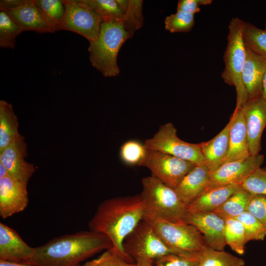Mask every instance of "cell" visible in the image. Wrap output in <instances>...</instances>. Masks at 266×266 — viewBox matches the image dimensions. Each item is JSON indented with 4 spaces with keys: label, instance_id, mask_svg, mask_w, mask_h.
I'll return each mask as SVG.
<instances>
[{
    "label": "cell",
    "instance_id": "e0dca14e",
    "mask_svg": "<svg viewBox=\"0 0 266 266\" xmlns=\"http://www.w3.org/2000/svg\"><path fill=\"white\" fill-rule=\"evenodd\" d=\"M5 11L23 32L30 31L39 33L55 32L36 4L35 0H25L22 5Z\"/></svg>",
    "mask_w": 266,
    "mask_h": 266
},
{
    "label": "cell",
    "instance_id": "4fadbf2b",
    "mask_svg": "<svg viewBox=\"0 0 266 266\" xmlns=\"http://www.w3.org/2000/svg\"><path fill=\"white\" fill-rule=\"evenodd\" d=\"M243 114L251 156L260 154L261 139L266 128V101L262 96L248 100L241 109Z\"/></svg>",
    "mask_w": 266,
    "mask_h": 266
},
{
    "label": "cell",
    "instance_id": "83f0119b",
    "mask_svg": "<svg viewBox=\"0 0 266 266\" xmlns=\"http://www.w3.org/2000/svg\"><path fill=\"white\" fill-rule=\"evenodd\" d=\"M96 12L103 21H123L124 13L117 0H82Z\"/></svg>",
    "mask_w": 266,
    "mask_h": 266
},
{
    "label": "cell",
    "instance_id": "30bf717a",
    "mask_svg": "<svg viewBox=\"0 0 266 266\" xmlns=\"http://www.w3.org/2000/svg\"><path fill=\"white\" fill-rule=\"evenodd\" d=\"M65 13L60 30L76 33L89 42L96 40L103 19L96 12L87 6L82 0H63Z\"/></svg>",
    "mask_w": 266,
    "mask_h": 266
},
{
    "label": "cell",
    "instance_id": "44dd1931",
    "mask_svg": "<svg viewBox=\"0 0 266 266\" xmlns=\"http://www.w3.org/2000/svg\"><path fill=\"white\" fill-rule=\"evenodd\" d=\"M231 120L211 139L199 143L204 163L211 173L225 163L229 147Z\"/></svg>",
    "mask_w": 266,
    "mask_h": 266
},
{
    "label": "cell",
    "instance_id": "d6986e66",
    "mask_svg": "<svg viewBox=\"0 0 266 266\" xmlns=\"http://www.w3.org/2000/svg\"><path fill=\"white\" fill-rule=\"evenodd\" d=\"M211 172L203 164L197 165L182 180L174 190L187 206L205 191Z\"/></svg>",
    "mask_w": 266,
    "mask_h": 266
},
{
    "label": "cell",
    "instance_id": "7dc6e473",
    "mask_svg": "<svg viewBox=\"0 0 266 266\" xmlns=\"http://www.w3.org/2000/svg\"></svg>",
    "mask_w": 266,
    "mask_h": 266
},
{
    "label": "cell",
    "instance_id": "9a60e30c",
    "mask_svg": "<svg viewBox=\"0 0 266 266\" xmlns=\"http://www.w3.org/2000/svg\"><path fill=\"white\" fill-rule=\"evenodd\" d=\"M29 201L27 184L10 175L0 178V215L6 219L23 211Z\"/></svg>",
    "mask_w": 266,
    "mask_h": 266
},
{
    "label": "cell",
    "instance_id": "836d02e7",
    "mask_svg": "<svg viewBox=\"0 0 266 266\" xmlns=\"http://www.w3.org/2000/svg\"><path fill=\"white\" fill-rule=\"evenodd\" d=\"M194 24V15L181 11L167 16L165 20V29L171 33L188 32Z\"/></svg>",
    "mask_w": 266,
    "mask_h": 266
},
{
    "label": "cell",
    "instance_id": "ffe728a7",
    "mask_svg": "<svg viewBox=\"0 0 266 266\" xmlns=\"http://www.w3.org/2000/svg\"><path fill=\"white\" fill-rule=\"evenodd\" d=\"M266 72V58L255 53L246 47L242 77L248 100L262 96V84Z\"/></svg>",
    "mask_w": 266,
    "mask_h": 266
},
{
    "label": "cell",
    "instance_id": "60d3db41",
    "mask_svg": "<svg viewBox=\"0 0 266 266\" xmlns=\"http://www.w3.org/2000/svg\"><path fill=\"white\" fill-rule=\"evenodd\" d=\"M0 266H36L35 265L25 263L11 262L0 260Z\"/></svg>",
    "mask_w": 266,
    "mask_h": 266
},
{
    "label": "cell",
    "instance_id": "4dcf8cb0",
    "mask_svg": "<svg viewBox=\"0 0 266 266\" xmlns=\"http://www.w3.org/2000/svg\"><path fill=\"white\" fill-rule=\"evenodd\" d=\"M35 2L55 32L60 30L65 13L63 0H35Z\"/></svg>",
    "mask_w": 266,
    "mask_h": 266
},
{
    "label": "cell",
    "instance_id": "d4e9b609",
    "mask_svg": "<svg viewBox=\"0 0 266 266\" xmlns=\"http://www.w3.org/2000/svg\"><path fill=\"white\" fill-rule=\"evenodd\" d=\"M243 259L224 250L206 247L200 253L198 266H244Z\"/></svg>",
    "mask_w": 266,
    "mask_h": 266
},
{
    "label": "cell",
    "instance_id": "ab89813d",
    "mask_svg": "<svg viewBox=\"0 0 266 266\" xmlns=\"http://www.w3.org/2000/svg\"><path fill=\"white\" fill-rule=\"evenodd\" d=\"M25 2V0H0V10H10L22 5Z\"/></svg>",
    "mask_w": 266,
    "mask_h": 266
},
{
    "label": "cell",
    "instance_id": "7bdbcfd3",
    "mask_svg": "<svg viewBox=\"0 0 266 266\" xmlns=\"http://www.w3.org/2000/svg\"><path fill=\"white\" fill-rule=\"evenodd\" d=\"M10 175L5 167L0 163V178Z\"/></svg>",
    "mask_w": 266,
    "mask_h": 266
},
{
    "label": "cell",
    "instance_id": "d6a6232c",
    "mask_svg": "<svg viewBox=\"0 0 266 266\" xmlns=\"http://www.w3.org/2000/svg\"><path fill=\"white\" fill-rule=\"evenodd\" d=\"M79 266H136L135 262L121 255L113 247L104 251L97 258Z\"/></svg>",
    "mask_w": 266,
    "mask_h": 266
},
{
    "label": "cell",
    "instance_id": "7c38bea8",
    "mask_svg": "<svg viewBox=\"0 0 266 266\" xmlns=\"http://www.w3.org/2000/svg\"><path fill=\"white\" fill-rule=\"evenodd\" d=\"M184 222L195 227L202 234L207 247L224 250L227 245L224 230L225 220L213 211L189 213Z\"/></svg>",
    "mask_w": 266,
    "mask_h": 266
},
{
    "label": "cell",
    "instance_id": "f35d334b",
    "mask_svg": "<svg viewBox=\"0 0 266 266\" xmlns=\"http://www.w3.org/2000/svg\"><path fill=\"white\" fill-rule=\"evenodd\" d=\"M212 0H180L177 6V11H181L194 15L200 11V6L210 4Z\"/></svg>",
    "mask_w": 266,
    "mask_h": 266
},
{
    "label": "cell",
    "instance_id": "f1b7e54d",
    "mask_svg": "<svg viewBox=\"0 0 266 266\" xmlns=\"http://www.w3.org/2000/svg\"><path fill=\"white\" fill-rule=\"evenodd\" d=\"M243 39L246 47L255 53L266 58V30L245 22Z\"/></svg>",
    "mask_w": 266,
    "mask_h": 266
},
{
    "label": "cell",
    "instance_id": "cb8c5ba5",
    "mask_svg": "<svg viewBox=\"0 0 266 266\" xmlns=\"http://www.w3.org/2000/svg\"><path fill=\"white\" fill-rule=\"evenodd\" d=\"M253 195L241 187L213 212L225 220L236 218L247 210L249 203Z\"/></svg>",
    "mask_w": 266,
    "mask_h": 266
},
{
    "label": "cell",
    "instance_id": "8d00e7d4",
    "mask_svg": "<svg viewBox=\"0 0 266 266\" xmlns=\"http://www.w3.org/2000/svg\"><path fill=\"white\" fill-rule=\"evenodd\" d=\"M241 186L253 195L266 196V170L259 168L241 183Z\"/></svg>",
    "mask_w": 266,
    "mask_h": 266
},
{
    "label": "cell",
    "instance_id": "7a4b0ae2",
    "mask_svg": "<svg viewBox=\"0 0 266 266\" xmlns=\"http://www.w3.org/2000/svg\"><path fill=\"white\" fill-rule=\"evenodd\" d=\"M112 247L103 234L92 231H80L56 237L34 248L28 263L36 266H78L94 255Z\"/></svg>",
    "mask_w": 266,
    "mask_h": 266
},
{
    "label": "cell",
    "instance_id": "9c48e42d",
    "mask_svg": "<svg viewBox=\"0 0 266 266\" xmlns=\"http://www.w3.org/2000/svg\"><path fill=\"white\" fill-rule=\"evenodd\" d=\"M197 164L166 153L148 150L138 166L148 168L152 175L175 189Z\"/></svg>",
    "mask_w": 266,
    "mask_h": 266
},
{
    "label": "cell",
    "instance_id": "5b68a950",
    "mask_svg": "<svg viewBox=\"0 0 266 266\" xmlns=\"http://www.w3.org/2000/svg\"><path fill=\"white\" fill-rule=\"evenodd\" d=\"M144 217L160 218L172 222H184L188 206L179 198L174 189L152 176L142 179Z\"/></svg>",
    "mask_w": 266,
    "mask_h": 266
},
{
    "label": "cell",
    "instance_id": "ee69618b",
    "mask_svg": "<svg viewBox=\"0 0 266 266\" xmlns=\"http://www.w3.org/2000/svg\"><path fill=\"white\" fill-rule=\"evenodd\" d=\"M153 263L136 264V266H153Z\"/></svg>",
    "mask_w": 266,
    "mask_h": 266
},
{
    "label": "cell",
    "instance_id": "bcb514c9",
    "mask_svg": "<svg viewBox=\"0 0 266 266\" xmlns=\"http://www.w3.org/2000/svg\"><path fill=\"white\" fill-rule=\"evenodd\" d=\"M265 170H266V167L263 168Z\"/></svg>",
    "mask_w": 266,
    "mask_h": 266
},
{
    "label": "cell",
    "instance_id": "6da1fadb",
    "mask_svg": "<svg viewBox=\"0 0 266 266\" xmlns=\"http://www.w3.org/2000/svg\"><path fill=\"white\" fill-rule=\"evenodd\" d=\"M144 214L141 194L115 197L104 200L98 206L88 227L90 231L106 235L116 251L133 260L125 252L123 242L143 220Z\"/></svg>",
    "mask_w": 266,
    "mask_h": 266
},
{
    "label": "cell",
    "instance_id": "5bb4252c",
    "mask_svg": "<svg viewBox=\"0 0 266 266\" xmlns=\"http://www.w3.org/2000/svg\"><path fill=\"white\" fill-rule=\"evenodd\" d=\"M25 137L21 135L16 140L0 152V163L13 177L28 184L35 171L33 164L25 159L28 155Z\"/></svg>",
    "mask_w": 266,
    "mask_h": 266
},
{
    "label": "cell",
    "instance_id": "ac0fdd59",
    "mask_svg": "<svg viewBox=\"0 0 266 266\" xmlns=\"http://www.w3.org/2000/svg\"><path fill=\"white\" fill-rule=\"evenodd\" d=\"M230 120L229 147L224 163L243 160L251 156L245 119L241 109H234Z\"/></svg>",
    "mask_w": 266,
    "mask_h": 266
},
{
    "label": "cell",
    "instance_id": "b9f144b4",
    "mask_svg": "<svg viewBox=\"0 0 266 266\" xmlns=\"http://www.w3.org/2000/svg\"><path fill=\"white\" fill-rule=\"evenodd\" d=\"M262 97L266 101V72L264 75L262 84Z\"/></svg>",
    "mask_w": 266,
    "mask_h": 266
},
{
    "label": "cell",
    "instance_id": "d590c367",
    "mask_svg": "<svg viewBox=\"0 0 266 266\" xmlns=\"http://www.w3.org/2000/svg\"><path fill=\"white\" fill-rule=\"evenodd\" d=\"M146 152L144 145L134 140L124 143L121 147L120 156L127 164L138 165L143 158Z\"/></svg>",
    "mask_w": 266,
    "mask_h": 266
},
{
    "label": "cell",
    "instance_id": "74e56055",
    "mask_svg": "<svg viewBox=\"0 0 266 266\" xmlns=\"http://www.w3.org/2000/svg\"><path fill=\"white\" fill-rule=\"evenodd\" d=\"M266 226V196L254 195L247 210Z\"/></svg>",
    "mask_w": 266,
    "mask_h": 266
},
{
    "label": "cell",
    "instance_id": "3957f363",
    "mask_svg": "<svg viewBox=\"0 0 266 266\" xmlns=\"http://www.w3.org/2000/svg\"><path fill=\"white\" fill-rule=\"evenodd\" d=\"M133 34L125 28L123 21L102 22L99 33L89 42V59L92 65L104 77H114L120 73L117 64L119 51Z\"/></svg>",
    "mask_w": 266,
    "mask_h": 266
},
{
    "label": "cell",
    "instance_id": "1f68e13d",
    "mask_svg": "<svg viewBox=\"0 0 266 266\" xmlns=\"http://www.w3.org/2000/svg\"><path fill=\"white\" fill-rule=\"evenodd\" d=\"M236 219L244 228L247 242L251 240H264L266 236V226L248 211Z\"/></svg>",
    "mask_w": 266,
    "mask_h": 266
},
{
    "label": "cell",
    "instance_id": "277c9868",
    "mask_svg": "<svg viewBox=\"0 0 266 266\" xmlns=\"http://www.w3.org/2000/svg\"><path fill=\"white\" fill-rule=\"evenodd\" d=\"M245 22L238 17H233L230 21L227 44L223 56L225 67L221 77L225 83L235 89V109H241L248 100L242 77L246 56V47L243 39Z\"/></svg>",
    "mask_w": 266,
    "mask_h": 266
},
{
    "label": "cell",
    "instance_id": "f6af8a7d",
    "mask_svg": "<svg viewBox=\"0 0 266 266\" xmlns=\"http://www.w3.org/2000/svg\"><path fill=\"white\" fill-rule=\"evenodd\" d=\"M265 30H266V23H265Z\"/></svg>",
    "mask_w": 266,
    "mask_h": 266
},
{
    "label": "cell",
    "instance_id": "484cf974",
    "mask_svg": "<svg viewBox=\"0 0 266 266\" xmlns=\"http://www.w3.org/2000/svg\"><path fill=\"white\" fill-rule=\"evenodd\" d=\"M124 13V25L126 29L133 35L143 24V0H117Z\"/></svg>",
    "mask_w": 266,
    "mask_h": 266
},
{
    "label": "cell",
    "instance_id": "e575fe53",
    "mask_svg": "<svg viewBox=\"0 0 266 266\" xmlns=\"http://www.w3.org/2000/svg\"><path fill=\"white\" fill-rule=\"evenodd\" d=\"M200 253L166 254L154 260L153 266H198Z\"/></svg>",
    "mask_w": 266,
    "mask_h": 266
},
{
    "label": "cell",
    "instance_id": "f546056e",
    "mask_svg": "<svg viewBox=\"0 0 266 266\" xmlns=\"http://www.w3.org/2000/svg\"><path fill=\"white\" fill-rule=\"evenodd\" d=\"M23 32L4 10H0V47L14 49L16 37Z\"/></svg>",
    "mask_w": 266,
    "mask_h": 266
},
{
    "label": "cell",
    "instance_id": "7402d4cb",
    "mask_svg": "<svg viewBox=\"0 0 266 266\" xmlns=\"http://www.w3.org/2000/svg\"><path fill=\"white\" fill-rule=\"evenodd\" d=\"M241 187L240 184H233L209 190L202 194L188 206V212H212L221 205Z\"/></svg>",
    "mask_w": 266,
    "mask_h": 266
},
{
    "label": "cell",
    "instance_id": "4316f807",
    "mask_svg": "<svg viewBox=\"0 0 266 266\" xmlns=\"http://www.w3.org/2000/svg\"><path fill=\"white\" fill-rule=\"evenodd\" d=\"M225 238L227 245L239 255L244 253L247 243L244 228L237 219L225 220Z\"/></svg>",
    "mask_w": 266,
    "mask_h": 266
},
{
    "label": "cell",
    "instance_id": "2e32d148",
    "mask_svg": "<svg viewBox=\"0 0 266 266\" xmlns=\"http://www.w3.org/2000/svg\"><path fill=\"white\" fill-rule=\"evenodd\" d=\"M34 248L29 246L14 230L0 223V260L28 263Z\"/></svg>",
    "mask_w": 266,
    "mask_h": 266
},
{
    "label": "cell",
    "instance_id": "52a82bcc",
    "mask_svg": "<svg viewBox=\"0 0 266 266\" xmlns=\"http://www.w3.org/2000/svg\"><path fill=\"white\" fill-rule=\"evenodd\" d=\"M123 247L136 264L153 263L164 255L179 254L168 247L144 219L126 237Z\"/></svg>",
    "mask_w": 266,
    "mask_h": 266
},
{
    "label": "cell",
    "instance_id": "603a6c76",
    "mask_svg": "<svg viewBox=\"0 0 266 266\" xmlns=\"http://www.w3.org/2000/svg\"><path fill=\"white\" fill-rule=\"evenodd\" d=\"M19 122L12 105L0 100V152L16 140L21 134L18 131Z\"/></svg>",
    "mask_w": 266,
    "mask_h": 266
},
{
    "label": "cell",
    "instance_id": "8fae6325",
    "mask_svg": "<svg viewBox=\"0 0 266 266\" xmlns=\"http://www.w3.org/2000/svg\"><path fill=\"white\" fill-rule=\"evenodd\" d=\"M264 160V156L259 154L243 160L224 163L211 174L203 193L217 188L233 184L241 185L247 177L261 167Z\"/></svg>",
    "mask_w": 266,
    "mask_h": 266
},
{
    "label": "cell",
    "instance_id": "ba28073f",
    "mask_svg": "<svg viewBox=\"0 0 266 266\" xmlns=\"http://www.w3.org/2000/svg\"><path fill=\"white\" fill-rule=\"evenodd\" d=\"M143 145L148 150L169 154L197 165L204 163L199 144L180 139L176 129L171 123L161 125L153 136L146 140Z\"/></svg>",
    "mask_w": 266,
    "mask_h": 266
},
{
    "label": "cell",
    "instance_id": "8992f818",
    "mask_svg": "<svg viewBox=\"0 0 266 266\" xmlns=\"http://www.w3.org/2000/svg\"><path fill=\"white\" fill-rule=\"evenodd\" d=\"M143 219L150 224L168 247L177 253H200L207 247L202 234L192 225L149 217Z\"/></svg>",
    "mask_w": 266,
    "mask_h": 266
}]
</instances>
